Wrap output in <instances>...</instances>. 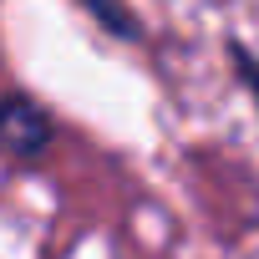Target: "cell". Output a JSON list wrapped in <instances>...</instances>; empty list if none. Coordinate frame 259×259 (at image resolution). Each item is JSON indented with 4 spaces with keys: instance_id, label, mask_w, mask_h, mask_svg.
Here are the masks:
<instances>
[{
    "instance_id": "obj_1",
    "label": "cell",
    "mask_w": 259,
    "mask_h": 259,
    "mask_svg": "<svg viewBox=\"0 0 259 259\" xmlns=\"http://www.w3.org/2000/svg\"><path fill=\"white\" fill-rule=\"evenodd\" d=\"M51 138H56V122L36 97L26 92L0 97V153L11 163H41L51 153Z\"/></svg>"
},
{
    "instance_id": "obj_2",
    "label": "cell",
    "mask_w": 259,
    "mask_h": 259,
    "mask_svg": "<svg viewBox=\"0 0 259 259\" xmlns=\"http://www.w3.org/2000/svg\"><path fill=\"white\" fill-rule=\"evenodd\" d=\"M81 11H92V21L102 26V31H112V36H122V41H133L138 36V21L122 11V0H76Z\"/></svg>"
},
{
    "instance_id": "obj_3",
    "label": "cell",
    "mask_w": 259,
    "mask_h": 259,
    "mask_svg": "<svg viewBox=\"0 0 259 259\" xmlns=\"http://www.w3.org/2000/svg\"><path fill=\"white\" fill-rule=\"evenodd\" d=\"M224 51H229V66H234V76H239V87L249 92L254 117H259V56H254L244 41H234V36H229V46H224Z\"/></svg>"
}]
</instances>
